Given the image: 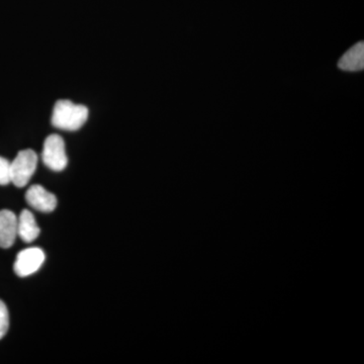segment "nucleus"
Returning <instances> with one entry per match:
<instances>
[{"mask_svg":"<svg viewBox=\"0 0 364 364\" xmlns=\"http://www.w3.org/2000/svg\"><path fill=\"white\" fill-rule=\"evenodd\" d=\"M87 119V107L71 100H58L53 109L52 124L60 130L77 131L85 126Z\"/></svg>","mask_w":364,"mask_h":364,"instance_id":"f257e3e1","label":"nucleus"},{"mask_svg":"<svg viewBox=\"0 0 364 364\" xmlns=\"http://www.w3.org/2000/svg\"><path fill=\"white\" fill-rule=\"evenodd\" d=\"M38 165V155L35 151H21L11 162V183L16 188H23L31 181Z\"/></svg>","mask_w":364,"mask_h":364,"instance_id":"f03ea898","label":"nucleus"},{"mask_svg":"<svg viewBox=\"0 0 364 364\" xmlns=\"http://www.w3.org/2000/svg\"><path fill=\"white\" fill-rule=\"evenodd\" d=\"M43 162L48 168L60 172L66 168L68 164L65 143L61 136L51 135L45 140L42 153Z\"/></svg>","mask_w":364,"mask_h":364,"instance_id":"7ed1b4c3","label":"nucleus"},{"mask_svg":"<svg viewBox=\"0 0 364 364\" xmlns=\"http://www.w3.org/2000/svg\"><path fill=\"white\" fill-rule=\"evenodd\" d=\"M45 261V253L39 247L26 248L16 255L14 269L20 277H26L37 272Z\"/></svg>","mask_w":364,"mask_h":364,"instance_id":"20e7f679","label":"nucleus"},{"mask_svg":"<svg viewBox=\"0 0 364 364\" xmlns=\"http://www.w3.org/2000/svg\"><path fill=\"white\" fill-rule=\"evenodd\" d=\"M26 200L35 210L42 213H51L57 207V198L46 191L42 186H31L26 193Z\"/></svg>","mask_w":364,"mask_h":364,"instance_id":"39448f33","label":"nucleus"},{"mask_svg":"<svg viewBox=\"0 0 364 364\" xmlns=\"http://www.w3.org/2000/svg\"><path fill=\"white\" fill-rule=\"evenodd\" d=\"M18 237V218L9 210H0V247L11 248Z\"/></svg>","mask_w":364,"mask_h":364,"instance_id":"423d86ee","label":"nucleus"},{"mask_svg":"<svg viewBox=\"0 0 364 364\" xmlns=\"http://www.w3.org/2000/svg\"><path fill=\"white\" fill-rule=\"evenodd\" d=\"M41 230L30 210H23L18 219V236L26 243H32L39 237Z\"/></svg>","mask_w":364,"mask_h":364,"instance_id":"0eeeda50","label":"nucleus"},{"mask_svg":"<svg viewBox=\"0 0 364 364\" xmlns=\"http://www.w3.org/2000/svg\"><path fill=\"white\" fill-rule=\"evenodd\" d=\"M339 69L343 71L356 72L363 70L364 67V44L358 42L350 48L338 62Z\"/></svg>","mask_w":364,"mask_h":364,"instance_id":"6e6552de","label":"nucleus"},{"mask_svg":"<svg viewBox=\"0 0 364 364\" xmlns=\"http://www.w3.org/2000/svg\"><path fill=\"white\" fill-rule=\"evenodd\" d=\"M9 328V314L6 304L0 299V340L6 336Z\"/></svg>","mask_w":364,"mask_h":364,"instance_id":"1a4fd4ad","label":"nucleus"},{"mask_svg":"<svg viewBox=\"0 0 364 364\" xmlns=\"http://www.w3.org/2000/svg\"><path fill=\"white\" fill-rule=\"evenodd\" d=\"M11 182V162L0 156V186H7Z\"/></svg>","mask_w":364,"mask_h":364,"instance_id":"9d476101","label":"nucleus"}]
</instances>
